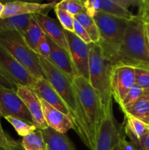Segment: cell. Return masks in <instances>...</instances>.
<instances>
[{"instance_id": "1", "label": "cell", "mask_w": 149, "mask_h": 150, "mask_svg": "<svg viewBox=\"0 0 149 150\" xmlns=\"http://www.w3.org/2000/svg\"><path fill=\"white\" fill-rule=\"evenodd\" d=\"M77 104V119L73 130L83 144L93 150L103 116L99 97L90 82L78 76L72 81Z\"/></svg>"}, {"instance_id": "2", "label": "cell", "mask_w": 149, "mask_h": 150, "mask_svg": "<svg viewBox=\"0 0 149 150\" xmlns=\"http://www.w3.org/2000/svg\"><path fill=\"white\" fill-rule=\"evenodd\" d=\"M121 64L149 71V44L145 23L140 15L129 21L114 64Z\"/></svg>"}, {"instance_id": "3", "label": "cell", "mask_w": 149, "mask_h": 150, "mask_svg": "<svg viewBox=\"0 0 149 150\" xmlns=\"http://www.w3.org/2000/svg\"><path fill=\"white\" fill-rule=\"evenodd\" d=\"M99 29L100 47L105 58L114 64L124 40L129 20L96 12L93 18Z\"/></svg>"}, {"instance_id": "4", "label": "cell", "mask_w": 149, "mask_h": 150, "mask_svg": "<svg viewBox=\"0 0 149 150\" xmlns=\"http://www.w3.org/2000/svg\"><path fill=\"white\" fill-rule=\"evenodd\" d=\"M113 65L104 57L97 44H90L89 81L99 95L103 110L112 103L110 79Z\"/></svg>"}, {"instance_id": "5", "label": "cell", "mask_w": 149, "mask_h": 150, "mask_svg": "<svg viewBox=\"0 0 149 150\" xmlns=\"http://www.w3.org/2000/svg\"><path fill=\"white\" fill-rule=\"evenodd\" d=\"M0 45L20 63L36 80L45 78L39 55L29 46L21 34L16 31L0 32Z\"/></svg>"}, {"instance_id": "6", "label": "cell", "mask_w": 149, "mask_h": 150, "mask_svg": "<svg viewBox=\"0 0 149 150\" xmlns=\"http://www.w3.org/2000/svg\"><path fill=\"white\" fill-rule=\"evenodd\" d=\"M39 64L45 79L49 81L68 108L74 127L77 122V104L72 81L58 70L49 60L39 57Z\"/></svg>"}, {"instance_id": "7", "label": "cell", "mask_w": 149, "mask_h": 150, "mask_svg": "<svg viewBox=\"0 0 149 150\" xmlns=\"http://www.w3.org/2000/svg\"><path fill=\"white\" fill-rule=\"evenodd\" d=\"M121 133L112 112V103L103 110V116L99 127L93 150H115Z\"/></svg>"}, {"instance_id": "8", "label": "cell", "mask_w": 149, "mask_h": 150, "mask_svg": "<svg viewBox=\"0 0 149 150\" xmlns=\"http://www.w3.org/2000/svg\"><path fill=\"white\" fill-rule=\"evenodd\" d=\"M135 84V68L124 64H114L111 73L112 98L120 105L129 91Z\"/></svg>"}, {"instance_id": "9", "label": "cell", "mask_w": 149, "mask_h": 150, "mask_svg": "<svg viewBox=\"0 0 149 150\" xmlns=\"http://www.w3.org/2000/svg\"><path fill=\"white\" fill-rule=\"evenodd\" d=\"M68 42L70 55L79 76L89 80V48L86 44L74 32L65 31Z\"/></svg>"}, {"instance_id": "10", "label": "cell", "mask_w": 149, "mask_h": 150, "mask_svg": "<svg viewBox=\"0 0 149 150\" xmlns=\"http://www.w3.org/2000/svg\"><path fill=\"white\" fill-rule=\"evenodd\" d=\"M0 67L11 77L16 86L21 85L34 89L36 79L1 45H0Z\"/></svg>"}, {"instance_id": "11", "label": "cell", "mask_w": 149, "mask_h": 150, "mask_svg": "<svg viewBox=\"0 0 149 150\" xmlns=\"http://www.w3.org/2000/svg\"><path fill=\"white\" fill-rule=\"evenodd\" d=\"M0 112L1 117H13L32 124V117L15 91L0 86ZM33 125V124H32Z\"/></svg>"}, {"instance_id": "12", "label": "cell", "mask_w": 149, "mask_h": 150, "mask_svg": "<svg viewBox=\"0 0 149 150\" xmlns=\"http://www.w3.org/2000/svg\"><path fill=\"white\" fill-rule=\"evenodd\" d=\"M16 93L30 113L33 125L37 130H44L48 128V125L44 117L41 100L33 89L28 86L17 85Z\"/></svg>"}, {"instance_id": "13", "label": "cell", "mask_w": 149, "mask_h": 150, "mask_svg": "<svg viewBox=\"0 0 149 150\" xmlns=\"http://www.w3.org/2000/svg\"><path fill=\"white\" fill-rule=\"evenodd\" d=\"M56 2L53 1L48 4H39L35 2H26V1H15L7 2L4 4V10L1 14V18L5 19L14 16H23V15H37L45 14L52 8H54Z\"/></svg>"}, {"instance_id": "14", "label": "cell", "mask_w": 149, "mask_h": 150, "mask_svg": "<svg viewBox=\"0 0 149 150\" xmlns=\"http://www.w3.org/2000/svg\"><path fill=\"white\" fill-rule=\"evenodd\" d=\"M33 17L37 21L45 35L70 54L65 30L63 29L59 22L45 14L33 15Z\"/></svg>"}, {"instance_id": "15", "label": "cell", "mask_w": 149, "mask_h": 150, "mask_svg": "<svg viewBox=\"0 0 149 150\" xmlns=\"http://www.w3.org/2000/svg\"><path fill=\"white\" fill-rule=\"evenodd\" d=\"M47 40L50 46V56L48 60L58 70L72 81L74 78L78 76L79 74L73 64L70 54L60 48L48 37H47Z\"/></svg>"}, {"instance_id": "16", "label": "cell", "mask_w": 149, "mask_h": 150, "mask_svg": "<svg viewBox=\"0 0 149 150\" xmlns=\"http://www.w3.org/2000/svg\"><path fill=\"white\" fill-rule=\"evenodd\" d=\"M41 103L48 127L62 134H65L68 130L73 128V122L70 116L61 112L43 100H41Z\"/></svg>"}, {"instance_id": "17", "label": "cell", "mask_w": 149, "mask_h": 150, "mask_svg": "<svg viewBox=\"0 0 149 150\" xmlns=\"http://www.w3.org/2000/svg\"><path fill=\"white\" fill-rule=\"evenodd\" d=\"M33 90L39 99L45 100L66 115L70 116V111L66 104L45 78L36 81Z\"/></svg>"}, {"instance_id": "18", "label": "cell", "mask_w": 149, "mask_h": 150, "mask_svg": "<svg viewBox=\"0 0 149 150\" xmlns=\"http://www.w3.org/2000/svg\"><path fill=\"white\" fill-rule=\"evenodd\" d=\"M81 1L85 8H93L98 12L129 21L135 16L129 10L115 4L113 0H86Z\"/></svg>"}, {"instance_id": "19", "label": "cell", "mask_w": 149, "mask_h": 150, "mask_svg": "<svg viewBox=\"0 0 149 150\" xmlns=\"http://www.w3.org/2000/svg\"><path fill=\"white\" fill-rule=\"evenodd\" d=\"M125 116L124 131L130 139V142L137 150H142L141 140L149 131V125L128 114Z\"/></svg>"}, {"instance_id": "20", "label": "cell", "mask_w": 149, "mask_h": 150, "mask_svg": "<svg viewBox=\"0 0 149 150\" xmlns=\"http://www.w3.org/2000/svg\"><path fill=\"white\" fill-rule=\"evenodd\" d=\"M47 150H76L65 134L58 133L51 127L42 130Z\"/></svg>"}, {"instance_id": "21", "label": "cell", "mask_w": 149, "mask_h": 150, "mask_svg": "<svg viewBox=\"0 0 149 150\" xmlns=\"http://www.w3.org/2000/svg\"><path fill=\"white\" fill-rule=\"evenodd\" d=\"M31 18L32 15H23L0 19V32L16 31L23 35L29 26Z\"/></svg>"}, {"instance_id": "22", "label": "cell", "mask_w": 149, "mask_h": 150, "mask_svg": "<svg viewBox=\"0 0 149 150\" xmlns=\"http://www.w3.org/2000/svg\"><path fill=\"white\" fill-rule=\"evenodd\" d=\"M124 114H128L149 125V101L143 95L130 106L121 110Z\"/></svg>"}, {"instance_id": "23", "label": "cell", "mask_w": 149, "mask_h": 150, "mask_svg": "<svg viewBox=\"0 0 149 150\" xmlns=\"http://www.w3.org/2000/svg\"><path fill=\"white\" fill-rule=\"evenodd\" d=\"M45 35L40 26L37 23L33 16L31 18L29 25L27 29L22 36L24 38L29 46L37 54V47L41 38Z\"/></svg>"}, {"instance_id": "24", "label": "cell", "mask_w": 149, "mask_h": 150, "mask_svg": "<svg viewBox=\"0 0 149 150\" xmlns=\"http://www.w3.org/2000/svg\"><path fill=\"white\" fill-rule=\"evenodd\" d=\"M21 145L25 150H47L42 131L36 130L23 137Z\"/></svg>"}, {"instance_id": "25", "label": "cell", "mask_w": 149, "mask_h": 150, "mask_svg": "<svg viewBox=\"0 0 149 150\" xmlns=\"http://www.w3.org/2000/svg\"><path fill=\"white\" fill-rule=\"evenodd\" d=\"M74 18L84 28L90 37L92 43L97 44L99 41V29L93 18L88 16L86 12L74 16Z\"/></svg>"}, {"instance_id": "26", "label": "cell", "mask_w": 149, "mask_h": 150, "mask_svg": "<svg viewBox=\"0 0 149 150\" xmlns=\"http://www.w3.org/2000/svg\"><path fill=\"white\" fill-rule=\"evenodd\" d=\"M4 119L13 125L18 134L22 137H24V136L29 135V133L37 130L32 124L26 122L18 118L13 117H4Z\"/></svg>"}, {"instance_id": "27", "label": "cell", "mask_w": 149, "mask_h": 150, "mask_svg": "<svg viewBox=\"0 0 149 150\" xmlns=\"http://www.w3.org/2000/svg\"><path fill=\"white\" fill-rule=\"evenodd\" d=\"M55 7L65 10L73 16L85 12V7L82 1L76 0H63L56 3Z\"/></svg>"}, {"instance_id": "28", "label": "cell", "mask_w": 149, "mask_h": 150, "mask_svg": "<svg viewBox=\"0 0 149 150\" xmlns=\"http://www.w3.org/2000/svg\"><path fill=\"white\" fill-rule=\"evenodd\" d=\"M58 22L65 31L74 32V16L61 9L54 7Z\"/></svg>"}, {"instance_id": "29", "label": "cell", "mask_w": 149, "mask_h": 150, "mask_svg": "<svg viewBox=\"0 0 149 150\" xmlns=\"http://www.w3.org/2000/svg\"><path fill=\"white\" fill-rule=\"evenodd\" d=\"M144 94V89L137 84H134L131 88L129 92L127 93V96L125 97L124 100H123L122 103L120 105V108L121 110L127 108L132 105L134 103H135L137 100L140 99Z\"/></svg>"}, {"instance_id": "30", "label": "cell", "mask_w": 149, "mask_h": 150, "mask_svg": "<svg viewBox=\"0 0 149 150\" xmlns=\"http://www.w3.org/2000/svg\"><path fill=\"white\" fill-rule=\"evenodd\" d=\"M135 83L144 90L149 89V71L135 68Z\"/></svg>"}, {"instance_id": "31", "label": "cell", "mask_w": 149, "mask_h": 150, "mask_svg": "<svg viewBox=\"0 0 149 150\" xmlns=\"http://www.w3.org/2000/svg\"><path fill=\"white\" fill-rule=\"evenodd\" d=\"M20 142H17L12 139L2 129L0 122V147L6 149H11L15 146Z\"/></svg>"}, {"instance_id": "32", "label": "cell", "mask_w": 149, "mask_h": 150, "mask_svg": "<svg viewBox=\"0 0 149 150\" xmlns=\"http://www.w3.org/2000/svg\"><path fill=\"white\" fill-rule=\"evenodd\" d=\"M0 86L9 90L16 92V84L11 77L1 67H0Z\"/></svg>"}, {"instance_id": "33", "label": "cell", "mask_w": 149, "mask_h": 150, "mask_svg": "<svg viewBox=\"0 0 149 150\" xmlns=\"http://www.w3.org/2000/svg\"><path fill=\"white\" fill-rule=\"evenodd\" d=\"M37 54H39V57L46 59L48 60L49 59L50 46L45 35L41 38L40 41H39L37 47Z\"/></svg>"}, {"instance_id": "34", "label": "cell", "mask_w": 149, "mask_h": 150, "mask_svg": "<svg viewBox=\"0 0 149 150\" xmlns=\"http://www.w3.org/2000/svg\"><path fill=\"white\" fill-rule=\"evenodd\" d=\"M74 33L86 44L92 43L90 37L88 35L84 28L74 18Z\"/></svg>"}, {"instance_id": "35", "label": "cell", "mask_w": 149, "mask_h": 150, "mask_svg": "<svg viewBox=\"0 0 149 150\" xmlns=\"http://www.w3.org/2000/svg\"><path fill=\"white\" fill-rule=\"evenodd\" d=\"M140 8V16L143 18V21L149 24V0L141 1Z\"/></svg>"}, {"instance_id": "36", "label": "cell", "mask_w": 149, "mask_h": 150, "mask_svg": "<svg viewBox=\"0 0 149 150\" xmlns=\"http://www.w3.org/2000/svg\"><path fill=\"white\" fill-rule=\"evenodd\" d=\"M115 150H137L130 142H127L124 136H121L119 142Z\"/></svg>"}, {"instance_id": "37", "label": "cell", "mask_w": 149, "mask_h": 150, "mask_svg": "<svg viewBox=\"0 0 149 150\" xmlns=\"http://www.w3.org/2000/svg\"><path fill=\"white\" fill-rule=\"evenodd\" d=\"M115 4H118L121 7L128 10V8L131 6H137L140 7L141 1L138 0H113Z\"/></svg>"}, {"instance_id": "38", "label": "cell", "mask_w": 149, "mask_h": 150, "mask_svg": "<svg viewBox=\"0 0 149 150\" xmlns=\"http://www.w3.org/2000/svg\"><path fill=\"white\" fill-rule=\"evenodd\" d=\"M141 147L142 150H149V131L142 139Z\"/></svg>"}, {"instance_id": "39", "label": "cell", "mask_w": 149, "mask_h": 150, "mask_svg": "<svg viewBox=\"0 0 149 150\" xmlns=\"http://www.w3.org/2000/svg\"><path fill=\"white\" fill-rule=\"evenodd\" d=\"M0 150H25V149H23V146H22L21 142H19V143L18 144L15 146H14L13 148H12L11 149H4V148L0 147Z\"/></svg>"}, {"instance_id": "40", "label": "cell", "mask_w": 149, "mask_h": 150, "mask_svg": "<svg viewBox=\"0 0 149 150\" xmlns=\"http://www.w3.org/2000/svg\"><path fill=\"white\" fill-rule=\"evenodd\" d=\"M145 30H146V35H147L148 41V44H149V24L148 23H145Z\"/></svg>"}, {"instance_id": "41", "label": "cell", "mask_w": 149, "mask_h": 150, "mask_svg": "<svg viewBox=\"0 0 149 150\" xmlns=\"http://www.w3.org/2000/svg\"><path fill=\"white\" fill-rule=\"evenodd\" d=\"M145 97L148 99V100L149 101V89H146V90H144V94H143Z\"/></svg>"}, {"instance_id": "42", "label": "cell", "mask_w": 149, "mask_h": 150, "mask_svg": "<svg viewBox=\"0 0 149 150\" xmlns=\"http://www.w3.org/2000/svg\"><path fill=\"white\" fill-rule=\"evenodd\" d=\"M3 10H4V4L0 2V18H1V16L3 13Z\"/></svg>"}, {"instance_id": "43", "label": "cell", "mask_w": 149, "mask_h": 150, "mask_svg": "<svg viewBox=\"0 0 149 150\" xmlns=\"http://www.w3.org/2000/svg\"><path fill=\"white\" fill-rule=\"evenodd\" d=\"M1 117V112H0V118Z\"/></svg>"}]
</instances>
